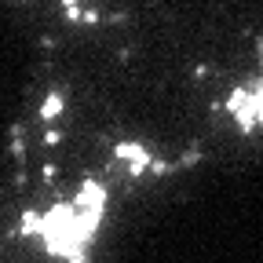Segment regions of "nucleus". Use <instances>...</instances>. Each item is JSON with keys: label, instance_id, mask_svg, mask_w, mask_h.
<instances>
[{"label": "nucleus", "instance_id": "obj_1", "mask_svg": "<svg viewBox=\"0 0 263 263\" xmlns=\"http://www.w3.org/2000/svg\"><path fill=\"white\" fill-rule=\"evenodd\" d=\"M230 110H234L245 124H263V70H259V81L256 84H245V88L234 91Z\"/></svg>", "mask_w": 263, "mask_h": 263}]
</instances>
